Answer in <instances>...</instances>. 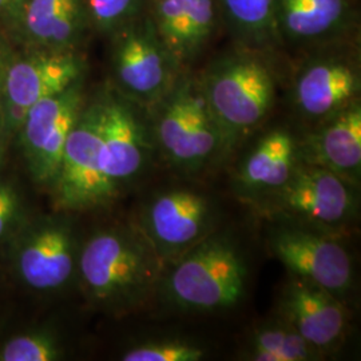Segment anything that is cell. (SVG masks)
<instances>
[{
    "instance_id": "1",
    "label": "cell",
    "mask_w": 361,
    "mask_h": 361,
    "mask_svg": "<svg viewBox=\"0 0 361 361\" xmlns=\"http://www.w3.org/2000/svg\"><path fill=\"white\" fill-rule=\"evenodd\" d=\"M165 265L141 228L109 226L80 244L77 276L94 307L111 314L141 308L153 296Z\"/></svg>"
},
{
    "instance_id": "2",
    "label": "cell",
    "mask_w": 361,
    "mask_h": 361,
    "mask_svg": "<svg viewBox=\"0 0 361 361\" xmlns=\"http://www.w3.org/2000/svg\"><path fill=\"white\" fill-rule=\"evenodd\" d=\"M168 268L159 285L178 310H229L245 296V258L228 235L210 233Z\"/></svg>"
},
{
    "instance_id": "3",
    "label": "cell",
    "mask_w": 361,
    "mask_h": 361,
    "mask_svg": "<svg viewBox=\"0 0 361 361\" xmlns=\"http://www.w3.org/2000/svg\"><path fill=\"white\" fill-rule=\"evenodd\" d=\"M281 224L338 235L357 214L355 188L326 169L300 162L280 189L257 198Z\"/></svg>"
},
{
    "instance_id": "4",
    "label": "cell",
    "mask_w": 361,
    "mask_h": 361,
    "mask_svg": "<svg viewBox=\"0 0 361 361\" xmlns=\"http://www.w3.org/2000/svg\"><path fill=\"white\" fill-rule=\"evenodd\" d=\"M201 91L224 137L225 149L257 128L274 102L271 71L252 56H233L214 66Z\"/></svg>"
},
{
    "instance_id": "5",
    "label": "cell",
    "mask_w": 361,
    "mask_h": 361,
    "mask_svg": "<svg viewBox=\"0 0 361 361\" xmlns=\"http://www.w3.org/2000/svg\"><path fill=\"white\" fill-rule=\"evenodd\" d=\"M8 245L13 274L37 293H56L77 276L80 244L65 212L27 219Z\"/></svg>"
},
{
    "instance_id": "6",
    "label": "cell",
    "mask_w": 361,
    "mask_h": 361,
    "mask_svg": "<svg viewBox=\"0 0 361 361\" xmlns=\"http://www.w3.org/2000/svg\"><path fill=\"white\" fill-rule=\"evenodd\" d=\"M56 212H85L107 205L116 194L104 173L97 102L85 104L66 142L51 190Z\"/></svg>"
},
{
    "instance_id": "7",
    "label": "cell",
    "mask_w": 361,
    "mask_h": 361,
    "mask_svg": "<svg viewBox=\"0 0 361 361\" xmlns=\"http://www.w3.org/2000/svg\"><path fill=\"white\" fill-rule=\"evenodd\" d=\"M165 98L155 126L162 153L177 168H204L225 149V142L201 87L182 82Z\"/></svg>"
},
{
    "instance_id": "8",
    "label": "cell",
    "mask_w": 361,
    "mask_h": 361,
    "mask_svg": "<svg viewBox=\"0 0 361 361\" xmlns=\"http://www.w3.org/2000/svg\"><path fill=\"white\" fill-rule=\"evenodd\" d=\"M83 73L85 62L73 50L28 49L16 54L0 91V121L10 138L34 104L68 89Z\"/></svg>"
},
{
    "instance_id": "9",
    "label": "cell",
    "mask_w": 361,
    "mask_h": 361,
    "mask_svg": "<svg viewBox=\"0 0 361 361\" xmlns=\"http://www.w3.org/2000/svg\"><path fill=\"white\" fill-rule=\"evenodd\" d=\"M85 104L82 78L68 89L42 99L27 111L18 134L28 173L38 186L51 190L67 138Z\"/></svg>"
},
{
    "instance_id": "10",
    "label": "cell",
    "mask_w": 361,
    "mask_h": 361,
    "mask_svg": "<svg viewBox=\"0 0 361 361\" xmlns=\"http://www.w3.org/2000/svg\"><path fill=\"white\" fill-rule=\"evenodd\" d=\"M269 247L290 277L317 285L341 300L352 288V259L336 235L281 224L271 232Z\"/></svg>"
},
{
    "instance_id": "11",
    "label": "cell",
    "mask_w": 361,
    "mask_h": 361,
    "mask_svg": "<svg viewBox=\"0 0 361 361\" xmlns=\"http://www.w3.org/2000/svg\"><path fill=\"white\" fill-rule=\"evenodd\" d=\"M214 209L207 195L173 189L150 201L143 214L141 231L168 269L174 261L212 232Z\"/></svg>"
},
{
    "instance_id": "12",
    "label": "cell",
    "mask_w": 361,
    "mask_h": 361,
    "mask_svg": "<svg viewBox=\"0 0 361 361\" xmlns=\"http://www.w3.org/2000/svg\"><path fill=\"white\" fill-rule=\"evenodd\" d=\"M176 61L149 28L129 27L116 39L114 74L126 97L154 104L171 90Z\"/></svg>"
},
{
    "instance_id": "13",
    "label": "cell",
    "mask_w": 361,
    "mask_h": 361,
    "mask_svg": "<svg viewBox=\"0 0 361 361\" xmlns=\"http://www.w3.org/2000/svg\"><path fill=\"white\" fill-rule=\"evenodd\" d=\"M102 138L104 173L116 194L121 188L141 176L149 157L150 143L142 123L130 104L113 92L97 101Z\"/></svg>"
},
{
    "instance_id": "14",
    "label": "cell",
    "mask_w": 361,
    "mask_h": 361,
    "mask_svg": "<svg viewBox=\"0 0 361 361\" xmlns=\"http://www.w3.org/2000/svg\"><path fill=\"white\" fill-rule=\"evenodd\" d=\"M280 314L322 355L337 348L348 328V312L341 298L290 276L281 292Z\"/></svg>"
},
{
    "instance_id": "15",
    "label": "cell",
    "mask_w": 361,
    "mask_h": 361,
    "mask_svg": "<svg viewBox=\"0 0 361 361\" xmlns=\"http://www.w3.org/2000/svg\"><path fill=\"white\" fill-rule=\"evenodd\" d=\"M301 162L326 169L356 188L361 176V109L356 102L329 118L314 137L300 145Z\"/></svg>"
},
{
    "instance_id": "16",
    "label": "cell",
    "mask_w": 361,
    "mask_h": 361,
    "mask_svg": "<svg viewBox=\"0 0 361 361\" xmlns=\"http://www.w3.org/2000/svg\"><path fill=\"white\" fill-rule=\"evenodd\" d=\"M86 13L83 0H23L11 32L28 49L73 50Z\"/></svg>"
},
{
    "instance_id": "17",
    "label": "cell",
    "mask_w": 361,
    "mask_h": 361,
    "mask_svg": "<svg viewBox=\"0 0 361 361\" xmlns=\"http://www.w3.org/2000/svg\"><path fill=\"white\" fill-rule=\"evenodd\" d=\"M216 23L214 0H157L154 32L176 62L195 55Z\"/></svg>"
},
{
    "instance_id": "18",
    "label": "cell",
    "mask_w": 361,
    "mask_h": 361,
    "mask_svg": "<svg viewBox=\"0 0 361 361\" xmlns=\"http://www.w3.org/2000/svg\"><path fill=\"white\" fill-rule=\"evenodd\" d=\"M300 162V143L292 133L273 130L246 155L237 173L238 188L246 197L267 195L284 186Z\"/></svg>"
},
{
    "instance_id": "19",
    "label": "cell",
    "mask_w": 361,
    "mask_h": 361,
    "mask_svg": "<svg viewBox=\"0 0 361 361\" xmlns=\"http://www.w3.org/2000/svg\"><path fill=\"white\" fill-rule=\"evenodd\" d=\"M359 75L350 66L324 61L310 66L298 78L296 102L310 118H329L355 102Z\"/></svg>"
},
{
    "instance_id": "20",
    "label": "cell",
    "mask_w": 361,
    "mask_h": 361,
    "mask_svg": "<svg viewBox=\"0 0 361 361\" xmlns=\"http://www.w3.org/2000/svg\"><path fill=\"white\" fill-rule=\"evenodd\" d=\"M347 15V0H276V20L295 39H316L334 31Z\"/></svg>"
},
{
    "instance_id": "21",
    "label": "cell",
    "mask_w": 361,
    "mask_h": 361,
    "mask_svg": "<svg viewBox=\"0 0 361 361\" xmlns=\"http://www.w3.org/2000/svg\"><path fill=\"white\" fill-rule=\"evenodd\" d=\"M322 353L281 319L258 328L250 338L247 359L255 361L317 360Z\"/></svg>"
},
{
    "instance_id": "22",
    "label": "cell",
    "mask_w": 361,
    "mask_h": 361,
    "mask_svg": "<svg viewBox=\"0 0 361 361\" xmlns=\"http://www.w3.org/2000/svg\"><path fill=\"white\" fill-rule=\"evenodd\" d=\"M65 349L51 329L37 328L13 336L0 345V361L61 360Z\"/></svg>"
},
{
    "instance_id": "23",
    "label": "cell",
    "mask_w": 361,
    "mask_h": 361,
    "mask_svg": "<svg viewBox=\"0 0 361 361\" xmlns=\"http://www.w3.org/2000/svg\"><path fill=\"white\" fill-rule=\"evenodd\" d=\"M221 4L233 26L247 37L265 38L277 25L276 0H221Z\"/></svg>"
},
{
    "instance_id": "24",
    "label": "cell",
    "mask_w": 361,
    "mask_h": 361,
    "mask_svg": "<svg viewBox=\"0 0 361 361\" xmlns=\"http://www.w3.org/2000/svg\"><path fill=\"white\" fill-rule=\"evenodd\" d=\"M205 357V349L193 341L164 338L141 343L122 355L125 361H200Z\"/></svg>"
},
{
    "instance_id": "25",
    "label": "cell",
    "mask_w": 361,
    "mask_h": 361,
    "mask_svg": "<svg viewBox=\"0 0 361 361\" xmlns=\"http://www.w3.org/2000/svg\"><path fill=\"white\" fill-rule=\"evenodd\" d=\"M27 219L23 193L13 180L0 178V247L11 243Z\"/></svg>"
},
{
    "instance_id": "26",
    "label": "cell",
    "mask_w": 361,
    "mask_h": 361,
    "mask_svg": "<svg viewBox=\"0 0 361 361\" xmlns=\"http://www.w3.org/2000/svg\"><path fill=\"white\" fill-rule=\"evenodd\" d=\"M86 13L101 30H116L133 16L137 0H86Z\"/></svg>"
},
{
    "instance_id": "27",
    "label": "cell",
    "mask_w": 361,
    "mask_h": 361,
    "mask_svg": "<svg viewBox=\"0 0 361 361\" xmlns=\"http://www.w3.org/2000/svg\"><path fill=\"white\" fill-rule=\"evenodd\" d=\"M23 0H0V25L13 30Z\"/></svg>"
},
{
    "instance_id": "28",
    "label": "cell",
    "mask_w": 361,
    "mask_h": 361,
    "mask_svg": "<svg viewBox=\"0 0 361 361\" xmlns=\"http://www.w3.org/2000/svg\"><path fill=\"white\" fill-rule=\"evenodd\" d=\"M15 51L13 50V47L10 46V43L0 37V91L3 87V82H4V78L7 74V70L11 65L13 58H15Z\"/></svg>"
},
{
    "instance_id": "29",
    "label": "cell",
    "mask_w": 361,
    "mask_h": 361,
    "mask_svg": "<svg viewBox=\"0 0 361 361\" xmlns=\"http://www.w3.org/2000/svg\"><path fill=\"white\" fill-rule=\"evenodd\" d=\"M8 141H10V135L7 134V131H6L1 121H0V168H1V164H3L4 157H6Z\"/></svg>"
}]
</instances>
